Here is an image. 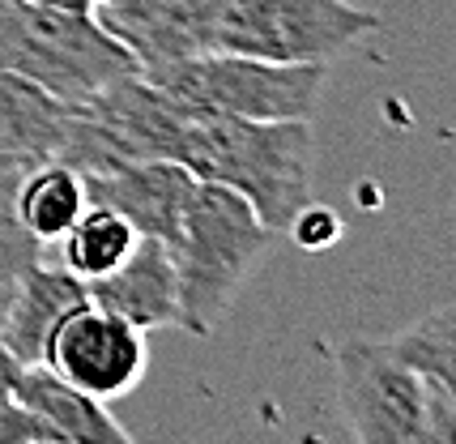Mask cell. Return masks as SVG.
Returning a JSON list of instances; mask_svg holds the SVG:
<instances>
[{"label":"cell","mask_w":456,"mask_h":444,"mask_svg":"<svg viewBox=\"0 0 456 444\" xmlns=\"http://www.w3.org/2000/svg\"><path fill=\"white\" fill-rule=\"evenodd\" d=\"M197 193V176L171 159L124 162L116 171H94L86 176V197L90 205H107L137 226L141 235L171 243L179 235L183 210Z\"/></svg>","instance_id":"cell-9"},{"label":"cell","mask_w":456,"mask_h":444,"mask_svg":"<svg viewBox=\"0 0 456 444\" xmlns=\"http://www.w3.org/2000/svg\"><path fill=\"white\" fill-rule=\"evenodd\" d=\"M338 402L350 436L362 444H422V376L393 342L338 346Z\"/></svg>","instance_id":"cell-6"},{"label":"cell","mask_w":456,"mask_h":444,"mask_svg":"<svg viewBox=\"0 0 456 444\" xmlns=\"http://www.w3.org/2000/svg\"><path fill=\"white\" fill-rule=\"evenodd\" d=\"M141 78L154 81L183 111L239 120H312L329 81V64H278L214 47Z\"/></svg>","instance_id":"cell-4"},{"label":"cell","mask_w":456,"mask_h":444,"mask_svg":"<svg viewBox=\"0 0 456 444\" xmlns=\"http://www.w3.org/2000/svg\"><path fill=\"white\" fill-rule=\"evenodd\" d=\"M422 444H456V402L448 389L422 376Z\"/></svg>","instance_id":"cell-19"},{"label":"cell","mask_w":456,"mask_h":444,"mask_svg":"<svg viewBox=\"0 0 456 444\" xmlns=\"http://www.w3.org/2000/svg\"><path fill=\"white\" fill-rule=\"evenodd\" d=\"M69 103L52 99L35 81L0 69V154L9 159H60L69 137Z\"/></svg>","instance_id":"cell-13"},{"label":"cell","mask_w":456,"mask_h":444,"mask_svg":"<svg viewBox=\"0 0 456 444\" xmlns=\"http://www.w3.org/2000/svg\"><path fill=\"white\" fill-rule=\"evenodd\" d=\"M286 235H295V243H298V248H307V252H324V248H333V243H338L341 218L333 214V210L307 201L295 214V222L286 226Z\"/></svg>","instance_id":"cell-20"},{"label":"cell","mask_w":456,"mask_h":444,"mask_svg":"<svg viewBox=\"0 0 456 444\" xmlns=\"http://www.w3.org/2000/svg\"><path fill=\"white\" fill-rule=\"evenodd\" d=\"M167 159L188 167L200 184H222L256 210V218L286 235L312 201V120H239L179 111Z\"/></svg>","instance_id":"cell-1"},{"label":"cell","mask_w":456,"mask_h":444,"mask_svg":"<svg viewBox=\"0 0 456 444\" xmlns=\"http://www.w3.org/2000/svg\"><path fill=\"white\" fill-rule=\"evenodd\" d=\"M137 240L141 231L124 214L107 210V205H86L81 218L56 240L60 265L69 274H77L81 283H90V278H102L116 265H124V257L137 248Z\"/></svg>","instance_id":"cell-15"},{"label":"cell","mask_w":456,"mask_h":444,"mask_svg":"<svg viewBox=\"0 0 456 444\" xmlns=\"http://www.w3.org/2000/svg\"><path fill=\"white\" fill-rule=\"evenodd\" d=\"M99 26L128 47L137 73H154L197 52H214L218 0H99Z\"/></svg>","instance_id":"cell-8"},{"label":"cell","mask_w":456,"mask_h":444,"mask_svg":"<svg viewBox=\"0 0 456 444\" xmlns=\"http://www.w3.org/2000/svg\"><path fill=\"white\" fill-rule=\"evenodd\" d=\"M0 69L35 81L69 107H81L111 81L137 73V61L102 30L94 13L0 0Z\"/></svg>","instance_id":"cell-3"},{"label":"cell","mask_w":456,"mask_h":444,"mask_svg":"<svg viewBox=\"0 0 456 444\" xmlns=\"http://www.w3.org/2000/svg\"><path fill=\"white\" fill-rule=\"evenodd\" d=\"M30 4L60 9V13H94V4H99V0H30Z\"/></svg>","instance_id":"cell-21"},{"label":"cell","mask_w":456,"mask_h":444,"mask_svg":"<svg viewBox=\"0 0 456 444\" xmlns=\"http://www.w3.org/2000/svg\"><path fill=\"white\" fill-rule=\"evenodd\" d=\"M81 303H90V295L77 274H69L64 265L39 261L26 274V283L0 321V342L13 350L18 364H43V350L52 342L56 325L69 312H77Z\"/></svg>","instance_id":"cell-11"},{"label":"cell","mask_w":456,"mask_h":444,"mask_svg":"<svg viewBox=\"0 0 456 444\" xmlns=\"http://www.w3.org/2000/svg\"><path fill=\"white\" fill-rule=\"evenodd\" d=\"M13 398L43 415L60 432L64 444H128V427L111 419V410L81 393L77 384L56 376L47 364H21L13 381Z\"/></svg>","instance_id":"cell-12"},{"label":"cell","mask_w":456,"mask_h":444,"mask_svg":"<svg viewBox=\"0 0 456 444\" xmlns=\"http://www.w3.org/2000/svg\"><path fill=\"white\" fill-rule=\"evenodd\" d=\"M86 205H90L86 176H81L77 167H69V162H60V159H39L21 171L18 218L30 226L35 240L56 243L81 218Z\"/></svg>","instance_id":"cell-14"},{"label":"cell","mask_w":456,"mask_h":444,"mask_svg":"<svg viewBox=\"0 0 456 444\" xmlns=\"http://www.w3.org/2000/svg\"><path fill=\"white\" fill-rule=\"evenodd\" d=\"M393 350L418 376L448 389L456 402V308H436L431 317L414 321L405 333L393 338Z\"/></svg>","instance_id":"cell-17"},{"label":"cell","mask_w":456,"mask_h":444,"mask_svg":"<svg viewBox=\"0 0 456 444\" xmlns=\"http://www.w3.org/2000/svg\"><path fill=\"white\" fill-rule=\"evenodd\" d=\"M0 444H64L60 432L18 398L0 402Z\"/></svg>","instance_id":"cell-18"},{"label":"cell","mask_w":456,"mask_h":444,"mask_svg":"<svg viewBox=\"0 0 456 444\" xmlns=\"http://www.w3.org/2000/svg\"><path fill=\"white\" fill-rule=\"evenodd\" d=\"M43 364L69 384H77L81 393L111 402L141 384L150 367V346H145V329L128 325L99 303H81L77 312H69L56 325L43 350Z\"/></svg>","instance_id":"cell-7"},{"label":"cell","mask_w":456,"mask_h":444,"mask_svg":"<svg viewBox=\"0 0 456 444\" xmlns=\"http://www.w3.org/2000/svg\"><path fill=\"white\" fill-rule=\"evenodd\" d=\"M90 303H99L107 312L124 317L137 329H162V325L179 321V283H175V261L171 248L154 235H141L137 248L116 265L111 274L90 278L86 283Z\"/></svg>","instance_id":"cell-10"},{"label":"cell","mask_w":456,"mask_h":444,"mask_svg":"<svg viewBox=\"0 0 456 444\" xmlns=\"http://www.w3.org/2000/svg\"><path fill=\"white\" fill-rule=\"evenodd\" d=\"M30 159H9L0 154V321L9 312L13 295L21 291L26 274L43 261L47 243L30 235V226L18 218V184Z\"/></svg>","instance_id":"cell-16"},{"label":"cell","mask_w":456,"mask_h":444,"mask_svg":"<svg viewBox=\"0 0 456 444\" xmlns=\"http://www.w3.org/2000/svg\"><path fill=\"white\" fill-rule=\"evenodd\" d=\"M371 30L379 13L350 0H218L214 47L278 64H329Z\"/></svg>","instance_id":"cell-5"},{"label":"cell","mask_w":456,"mask_h":444,"mask_svg":"<svg viewBox=\"0 0 456 444\" xmlns=\"http://www.w3.org/2000/svg\"><path fill=\"white\" fill-rule=\"evenodd\" d=\"M273 240L278 231H269L239 193L197 180L179 235L167 243L179 283V329L214 338Z\"/></svg>","instance_id":"cell-2"}]
</instances>
